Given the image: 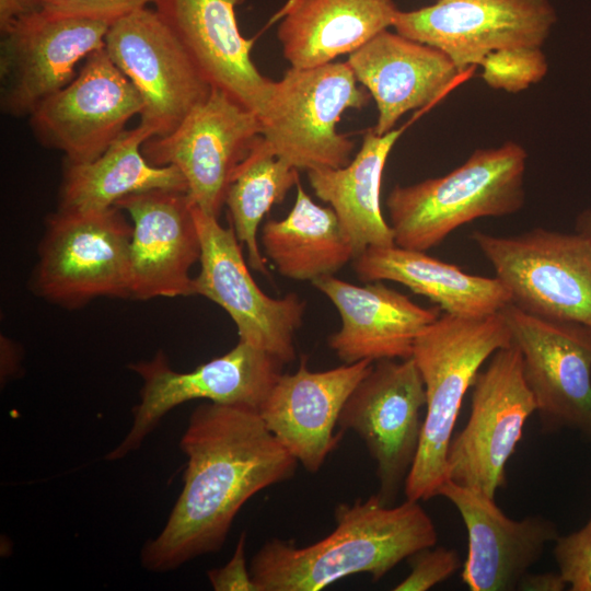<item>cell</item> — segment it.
<instances>
[{
  "label": "cell",
  "instance_id": "1f68e13d",
  "mask_svg": "<svg viewBox=\"0 0 591 591\" xmlns=\"http://www.w3.org/2000/svg\"><path fill=\"white\" fill-rule=\"evenodd\" d=\"M434 546L421 548L407 558L410 572L395 586V591L429 590L449 579L463 566L455 549Z\"/></svg>",
  "mask_w": 591,
  "mask_h": 591
},
{
  "label": "cell",
  "instance_id": "4dcf8cb0",
  "mask_svg": "<svg viewBox=\"0 0 591 591\" xmlns=\"http://www.w3.org/2000/svg\"><path fill=\"white\" fill-rule=\"evenodd\" d=\"M558 572L571 591H591V518L578 531L554 542Z\"/></svg>",
  "mask_w": 591,
  "mask_h": 591
},
{
  "label": "cell",
  "instance_id": "5b68a950",
  "mask_svg": "<svg viewBox=\"0 0 591 591\" xmlns=\"http://www.w3.org/2000/svg\"><path fill=\"white\" fill-rule=\"evenodd\" d=\"M132 223L116 206L104 210H56L45 223L31 287L66 309L97 298H130Z\"/></svg>",
  "mask_w": 591,
  "mask_h": 591
},
{
  "label": "cell",
  "instance_id": "6da1fadb",
  "mask_svg": "<svg viewBox=\"0 0 591 591\" xmlns=\"http://www.w3.org/2000/svg\"><path fill=\"white\" fill-rule=\"evenodd\" d=\"M179 449L187 457L183 488L162 531L141 549L148 571L218 553L245 502L291 479L299 464L257 410L212 402L190 414Z\"/></svg>",
  "mask_w": 591,
  "mask_h": 591
},
{
  "label": "cell",
  "instance_id": "e575fe53",
  "mask_svg": "<svg viewBox=\"0 0 591 591\" xmlns=\"http://www.w3.org/2000/svg\"><path fill=\"white\" fill-rule=\"evenodd\" d=\"M567 582L559 572L525 573L519 582L521 591H563Z\"/></svg>",
  "mask_w": 591,
  "mask_h": 591
},
{
  "label": "cell",
  "instance_id": "8992f818",
  "mask_svg": "<svg viewBox=\"0 0 591 591\" xmlns=\"http://www.w3.org/2000/svg\"><path fill=\"white\" fill-rule=\"evenodd\" d=\"M357 83L347 61L290 67L274 81L259 117L265 142L298 170L345 166L350 162L354 142L336 126L345 111L361 109L371 99Z\"/></svg>",
  "mask_w": 591,
  "mask_h": 591
},
{
  "label": "cell",
  "instance_id": "8fae6325",
  "mask_svg": "<svg viewBox=\"0 0 591 591\" xmlns=\"http://www.w3.org/2000/svg\"><path fill=\"white\" fill-rule=\"evenodd\" d=\"M424 406V381L410 357L374 361L341 408L337 426L366 444L384 505L392 506L404 489L420 444Z\"/></svg>",
  "mask_w": 591,
  "mask_h": 591
},
{
  "label": "cell",
  "instance_id": "d590c367",
  "mask_svg": "<svg viewBox=\"0 0 591 591\" xmlns=\"http://www.w3.org/2000/svg\"><path fill=\"white\" fill-rule=\"evenodd\" d=\"M37 9L34 0H0V33L20 16Z\"/></svg>",
  "mask_w": 591,
  "mask_h": 591
},
{
  "label": "cell",
  "instance_id": "5bb4252c",
  "mask_svg": "<svg viewBox=\"0 0 591 591\" xmlns=\"http://www.w3.org/2000/svg\"><path fill=\"white\" fill-rule=\"evenodd\" d=\"M522 358L543 431H578L591 442V328L510 303L501 311Z\"/></svg>",
  "mask_w": 591,
  "mask_h": 591
},
{
  "label": "cell",
  "instance_id": "d4e9b609",
  "mask_svg": "<svg viewBox=\"0 0 591 591\" xmlns=\"http://www.w3.org/2000/svg\"><path fill=\"white\" fill-rule=\"evenodd\" d=\"M352 262L361 281L398 282L453 316L483 317L499 313L512 302L508 288L498 277L467 274L426 252L397 245L369 247Z\"/></svg>",
  "mask_w": 591,
  "mask_h": 591
},
{
  "label": "cell",
  "instance_id": "8d00e7d4",
  "mask_svg": "<svg viewBox=\"0 0 591 591\" xmlns=\"http://www.w3.org/2000/svg\"><path fill=\"white\" fill-rule=\"evenodd\" d=\"M576 232L591 241V208L586 209L577 217Z\"/></svg>",
  "mask_w": 591,
  "mask_h": 591
},
{
  "label": "cell",
  "instance_id": "f1b7e54d",
  "mask_svg": "<svg viewBox=\"0 0 591 591\" xmlns=\"http://www.w3.org/2000/svg\"><path fill=\"white\" fill-rule=\"evenodd\" d=\"M299 170L278 158L260 136L236 169L224 205L231 227L247 250L252 269L267 274L259 250L258 228L271 207L280 204L299 182Z\"/></svg>",
  "mask_w": 591,
  "mask_h": 591
},
{
  "label": "cell",
  "instance_id": "4316f807",
  "mask_svg": "<svg viewBox=\"0 0 591 591\" xmlns=\"http://www.w3.org/2000/svg\"><path fill=\"white\" fill-rule=\"evenodd\" d=\"M402 132L393 129L376 135L370 129L348 164L308 171L310 186L335 211L352 244L355 258L369 247L395 245L393 231L381 211L380 192L386 160Z\"/></svg>",
  "mask_w": 591,
  "mask_h": 591
},
{
  "label": "cell",
  "instance_id": "d6a6232c",
  "mask_svg": "<svg viewBox=\"0 0 591 591\" xmlns=\"http://www.w3.org/2000/svg\"><path fill=\"white\" fill-rule=\"evenodd\" d=\"M37 8L49 13L103 21L108 24L155 0H34Z\"/></svg>",
  "mask_w": 591,
  "mask_h": 591
},
{
  "label": "cell",
  "instance_id": "836d02e7",
  "mask_svg": "<svg viewBox=\"0 0 591 591\" xmlns=\"http://www.w3.org/2000/svg\"><path fill=\"white\" fill-rule=\"evenodd\" d=\"M246 533L243 532L236 543L231 559L220 568L207 571V577L216 591H257L246 566Z\"/></svg>",
  "mask_w": 591,
  "mask_h": 591
},
{
  "label": "cell",
  "instance_id": "83f0119b",
  "mask_svg": "<svg viewBox=\"0 0 591 591\" xmlns=\"http://www.w3.org/2000/svg\"><path fill=\"white\" fill-rule=\"evenodd\" d=\"M296 187L290 212L281 220L265 222L260 243L281 276L313 281L339 271L354 260L355 251L332 207L314 202L300 181Z\"/></svg>",
  "mask_w": 591,
  "mask_h": 591
},
{
  "label": "cell",
  "instance_id": "7c38bea8",
  "mask_svg": "<svg viewBox=\"0 0 591 591\" xmlns=\"http://www.w3.org/2000/svg\"><path fill=\"white\" fill-rule=\"evenodd\" d=\"M104 42L111 60L140 94V124L153 137L172 132L211 92L212 85L155 10L147 7L115 21Z\"/></svg>",
  "mask_w": 591,
  "mask_h": 591
},
{
  "label": "cell",
  "instance_id": "7a4b0ae2",
  "mask_svg": "<svg viewBox=\"0 0 591 591\" xmlns=\"http://www.w3.org/2000/svg\"><path fill=\"white\" fill-rule=\"evenodd\" d=\"M334 519V531L311 545L298 547L277 537L264 543L250 564L257 591H320L356 573L379 581L438 541L419 501L387 506L375 494L337 505Z\"/></svg>",
  "mask_w": 591,
  "mask_h": 591
},
{
  "label": "cell",
  "instance_id": "44dd1931",
  "mask_svg": "<svg viewBox=\"0 0 591 591\" xmlns=\"http://www.w3.org/2000/svg\"><path fill=\"white\" fill-rule=\"evenodd\" d=\"M244 0H155L154 10L182 43L208 82L260 117L274 81L252 60L254 39L237 26Z\"/></svg>",
  "mask_w": 591,
  "mask_h": 591
},
{
  "label": "cell",
  "instance_id": "cb8c5ba5",
  "mask_svg": "<svg viewBox=\"0 0 591 591\" xmlns=\"http://www.w3.org/2000/svg\"><path fill=\"white\" fill-rule=\"evenodd\" d=\"M398 11L394 0H288L277 35L291 67L313 68L393 27Z\"/></svg>",
  "mask_w": 591,
  "mask_h": 591
},
{
  "label": "cell",
  "instance_id": "ba28073f",
  "mask_svg": "<svg viewBox=\"0 0 591 591\" xmlns=\"http://www.w3.org/2000/svg\"><path fill=\"white\" fill-rule=\"evenodd\" d=\"M472 387L470 417L447 452V480L495 499L506 486V467L524 426L536 413L518 347L494 352Z\"/></svg>",
  "mask_w": 591,
  "mask_h": 591
},
{
  "label": "cell",
  "instance_id": "484cf974",
  "mask_svg": "<svg viewBox=\"0 0 591 591\" xmlns=\"http://www.w3.org/2000/svg\"><path fill=\"white\" fill-rule=\"evenodd\" d=\"M153 137L140 124L126 129L99 158L90 162H63L57 210L96 211L114 207L132 194L152 189L187 193V183L174 165L155 166L143 153V143Z\"/></svg>",
  "mask_w": 591,
  "mask_h": 591
},
{
  "label": "cell",
  "instance_id": "e0dca14e",
  "mask_svg": "<svg viewBox=\"0 0 591 591\" xmlns=\"http://www.w3.org/2000/svg\"><path fill=\"white\" fill-rule=\"evenodd\" d=\"M556 22L548 0H438L398 11L396 33L443 51L461 72L491 51L542 47Z\"/></svg>",
  "mask_w": 591,
  "mask_h": 591
},
{
  "label": "cell",
  "instance_id": "ffe728a7",
  "mask_svg": "<svg viewBox=\"0 0 591 591\" xmlns=\"http://www.w3.org/2000/svg\"><path fill=\"white\" fill-rule=\"evenodd\" d=\"M438 496L459 511L467 532V555L461 578L471 591H512L559 536L542 515L507 517L495 499L445 480Z\"/></svg>",
  "mask_w": 591,
  "mask_h": 591
},
{
  "label": "cell",
  "instance_id": "9c48e42d",
  "mask_svg": "<svg viewBox=\"0 0 591 591\" xmlns=\"http://www.w3.org/2000/svg\"><path fill=\"white\" fill-rule=\"evenodd\" d=\"M283 364L266 351L240 340L227 354L189 372L174 371L163 351H158L150 360L129 364L142 380L140 401L132 408L129 431L105 459L117 461L137 451L167 413L193 399L258 412Z\"/></svg>",
  "mask_w": 591,
  "mask_h": 591
},
{
  "label": "cell",
  "instance_id": "603a6c76",
  "mask_svg": "<svg viewBox=\"0 0 591 591\" xmlns=\"http://www.w3.org/2000/svg\"><path fill=\"white\" fill-rule=\"evenodd\" d=\"M347 63L376 103V135L393 130L405 113L436 103L468 72L438 48L389 30L351 53Z\"/></svg>",
  "mask_w": 591,
  "mask_h": 591
},
{
  "label": "cell",
  "instance_id": "30bf717a",
  "mask_svg": "<svg viewBox=\"0 0 591 591\" xmlns=\"http://www.w3.org/2000/svg\"><path fill=\"white\" fill-rule=\"evenodd\" d=\"M260 136L258 115L212 86L172 132L148 139L142 153L152 165L177 167L193 205L219 218L236 169Z\"/></svg>",
  "mask_w": 591,
  "mask_h": 591
},
{
  "label": "cell",
  "instance_id": "9a60e30c",
  "mask_svg": "<svg viewBox=\"0 0 591 591\" xmlns=\"http://www.w3.org/2000/svg\"><path fill=\"white\" fill-rule=\"evenodd\" d=\"M111 24L37 9L1 33L0 108L28 117L48 96L76 77L82 61L104 48Z\"/></svg>",
  "mask_w": 591,
  "mask_h": 591
},
{
  "label": "cell",
  "instance_id": "f546056e",
  "mask_svg": "<svg viewBox=\"0 0 591 591\" xmlns=\"http://www.w3.org/2000/svg\"><path fill=\"white\" fill-rule=\"evenodd\" d=\"M483 80L494 89L518 93L540 82L547 73L541 47L519 46L489 53L479 63Z\"/></svg>",
  "mask_w": 591,
  "mask_h": 591
},
{
  "label": "cell",
  "instance_id": "52a82bcc",
  "mask_svg": "<svg viewBox=\"0 0 591 591\" xmlns=\"http://www.w3.org/2000/svg\"><path fill=\"white\" fill-rule=\"evenodd\" d=\"M471 239L508 288L512 304L545 318L591 328V241L582 234L536 228Z\"/></svg>",
  "mask_w": 591,
  "mask_h": 591
},
{
  "label": "cell",
  "instance_id": "3957f363",
  "mask_svg": "<svg viewBox=\"0 0 591 591\" xmlns=\"http://www.w3.org/2000/svg\"><path fill=\"white\" fill-rule=\"evenodd\" d=\"M511 344L501 312L473 318L443 313L418 335L412 357L425 385L426 416L404 486L406 499L438 496L447 480V452L464 396L484 362Z\"/></svg>",
  "mask_w": 591,
  "mask_h": 591
},
{
  "label": "cell",
  "instance_id": "4fadbf2b",
  "mask_svg": "<svg viewBox=\"0 0 591 591\" xmlns=\"http://www.w3.org/2000/svg\"><path fill=\"white\" fill-rule=\"evenodd\" d=\"M200 237V271L195 294L221 306L234 322L240 341L266 351L282 363L296 358L294 335L302 326L305 302L296 293L273 298L253 279L232 227L194 206Z\"/></svg>",
  "mask_w": 591,
  "mask_h": 591
},
{
  "label": "cell",
  "instance_id": "ac0fdd59",
  "mask_svg": "<svg viewBox=\"0 0 591 591\" xmlns=\"http://www.w3.org/2000/svg\"><path fill=\"white\" fill-rule=\"evenodd\" d=\"M115 206L132 223L130 298L195 296L189 271L200 258V237L187 193L152 189L128 195Z\"/></svg>",
  "mask_w": 591,
  "mask_h": 591
},
{
  "label": "cell",
  "instance_id": "d6986e66",
  "mask_svg": "<svg viewBox=\"0 0 591 591\" xmlns=\"http://www.w3.org/2000/svg\"><path fill=\"white\" fill-rule=\"evenodd\" d=\"M374 361L364 359L310 371L302 358L294 373L280 374L258 413L268 430L309 472L316 473L337 448L341 408Z\"/></svg>",
  "mask_w": 591,
  "mask_h": 591
},
{
  "label": "cell",
  "instance_id": "7402d4cb",
  "mask_svg": "<svg viewBox=\"0 0 591 591\" xmlns=\"http://www.w3.org/2000/svg\"><path fill=\"white\" fill-rule=\"evenodd\" d=\"M311 283L340 315L327 343L344 363L410 358L418 335L441 315L439 306H420L380 281L357 286L332 275Z\"/></svg>",
  "mask_w": 591,
  "mask_h": 591
},
{
  "label": "cell",
  "instance_id": "277c9868",
  "mask_svg": "<svg viewBox=\"0 0 591 591\" xmlns=\"http://www.w3.org/2000/svg\"><path fill=\"white\" fill-rule=\"evenodd\" d=\"M528 153L517 142L478 149L441 177L396 185L386 198L395 245L426 252L457 228L503 217L524 204Z\"/></svg>",
  "mask_w": 591,
  "mask_h": 591
},
{
  "label": "cell",
  "instance_id": "2e32d148",
  "mask_svg": "<svg viewBox=\"0 0 591 591\" xmlns=\"http://www.w3.org/2000/svg\"><path fill=\"white\" fill-rule=\"evenodd\" d=\"M142 107L136 88L101 48L27 118L40 146L62 152L67 162L82 163L99 158Z\"/></svg>",
  "mask_w": 591,
  "mask_h": 591
}]
</instances>
